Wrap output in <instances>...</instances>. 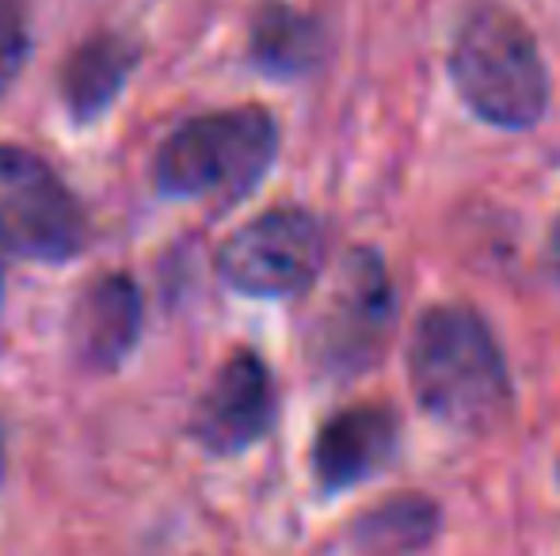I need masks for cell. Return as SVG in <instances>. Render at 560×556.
<instances>
[{"label":"cell","instance_id":"cell-8","mask_svg":"<svg viewBox=\"0 0 560 556\" xmlns=\"http://www.w3.org/2000/svg\"><path fill=\"white\" fill-rule=\"evenodd\" d=\"M141 289L126 271H107L77 294L69 309V351L84 374H115L141 335Z\"/></svg>","mask_w":560,"mask_h":556},{"label":"cell","instance_id":"cell-7","mask_svg":"<svg viewBox=\"0 0 560 556\" xmlns=\"http://www.w3.org/2000/svg\"><path fill=\"white\" fill-rule=\"evenodd\" d=\"M275 412H279V393L267 363L256 351H233L202 389L187 430L199 450L233 458L271 430Z\"/></svg>","mask_w":560,"mask_h":556},{"label":"cell","instance_id":"cell-4","mask_svg":"<svg viewBox=\"0 0 560 556\" xmlns=\"http://www.w3.org/2000/svg\"><path fill=\"white\" fill-rule=\"evenodd\" d=\"M0 245L35 263H69L89 245L77 194L23 145H0Z\"/></svg>","mask_w":560,"mask_h":556},{"label":"cell","instance_id":"cell-6","mask_svg":"<svg viewBox=\"0 0 560 556\" xmlns=\"http://www.w3.org/2000/svg\"><path fill=\"white\" fill-rule=\"evenodd\" d=\"M393 324V289L377 252H351L339 268L336 289L317 320L313 351L320 366L336 374L362 370L377 358Z\"/></svg>","mask_w":560,"mask_h":556},{"label":"cell","instance_id":"cell-11","mask_svg":"<svg viewBox=\"0 0 560 556\" xmlns=\"http://www.w3.org/2000/svg\"><path fill=\"white\" fill-rule=\"evenodd\" d=\"M248 54L256 69H264L267 76L294 81V76L313 73L317 61L325 58V27H320L317 15L271 0L252 20Z\"/></svg>","mask_w":560,"mask_h":556},{"label":"cell","instance_id":"cell-12","mask_svg":"<svg viewBox=\"0 0 560 556\" xmlns=\"http://www.w3.org/2000/svg\"><path fill=\"white\" fill-rule=\"evenodd\" d=\"M439 522V507L423 496H397L382 511L366 514L359 527V537L370 553H412L431 542Z\"/></svg>","mask_w":560,"mask_h":556},{"label":"cell","instance_id":"cell-5","mask_svg":"<svg viewBox=\"0 0 560 556\" xmlns=\"http://www.w3.org/2000/svg\"><path fill=\"white\" fill-rule=\"evenodd\" d=\"M325 268V229L302 206H275L244 222L218 248V275L248 297H290Z\"/></svg>","mask_w":560,"mask_h":556},{"label":"cell","instance_id":"cell-10","mask_svg":"<svg viewBox=\"0 0 560 556\" xmlns=\"http://www.w3.org/2000/svg\"><path fill=\"white\" fill-rule=\"evenodd\" d=\"M138 43L126 35H92L66 58L58 73L61 107L73 122H96L122 96L126 81L138 69Z\"/></svg>","mask_w":560,"mask_h":556},{"label":"cell","instance_id":"cell-2","mask_svg":"<svg viewBox=\"0 0 560 556\" xmlns=\"http://www.w3.org/2000/svg\"><path fill=\"white\" fill-rule=\"evenodd\" d=\"M450 81L480 122L530 130L549 107V69L530 27L503 4L465 15L450 46Z\"/></svg>","mask_w":560,"mask_h":556},{"label":"cell","instance_id":"cell-13","mask_svg":"<svg viewBox=\"0 0 560 556\" xmlns=\"http://www.w3.org/2000/svg\"><path fill=\"white\" fill-rule=\"evenodd\" d=\"M31 50V31L23 0H0V92L20 76Z\"/></svg>","mask_w":560,"mask_h":556},{"label":"cell","instance_id":"cell-1","mask_svg":"<svg viewBox=\"0 0 560 556\" xmlns=\"http://www.w3.org/2000/svg\"><path fill=\"white\" fill-rule=\"evenodd\" d=\"M412 393L428 416L462 435H485L511 409V378L488 324L465 305H435L408 347Z\"/></svg>","mask_w":560,"mask_h":556},{"label":"cell","instance_id":"cell-15","mask_svg":"<svg viewBox=\"0 0 560 556\" xmlns=\"http://www.w3.org/2000/svg\"><path fill=\"white\" fill-rule=\"evenodd\" d=\"M4 256H8V248L0 245V297H4Z\"/></svg>","mask_w":560,"mask_h":556},{"label":"cell","instance_id":"cell-14","mask_svg":"<svg viewBox=\"0 0 560 556\" xmlns=\"http://www.w3.org/2000/svg\"><path fill=\"white\" fill-rule=\"evenodd\" d=\"M549 256H553V268H557V275H560V217H557V225H553V237H549Z\"/></svg>","mask_w":560,"mask_h":556},{"label":"cell","instance_id":"cell-9","mask_svg":"<svg viewBox=\"0 0 560 556\" xmlns=\"http://www.w3.org/2000/svg\"><path fill=\"white\" fill-rule=\"evenodd\" d=\"M400 423L385 404H354L325 419L313 438V476L325 496L377 476L397 453Z\"/></svg>","mask_w":560,"mask_h":556},{"label":"cell","instance_id":"cell-3","mask_svg":"<svg viewBox=\"0 0 560 556\" xmlns=\"http://www.w3.org/2000/svg\"><path fill=\"white\" fill-rule=\"evenodd\" d=\"M279 122L267 107L244 104L179 122L153 156V184L168 199L241 202L271 171Z\"/></svg>","mask_w":560,"mask_h":556}]
</instances>
